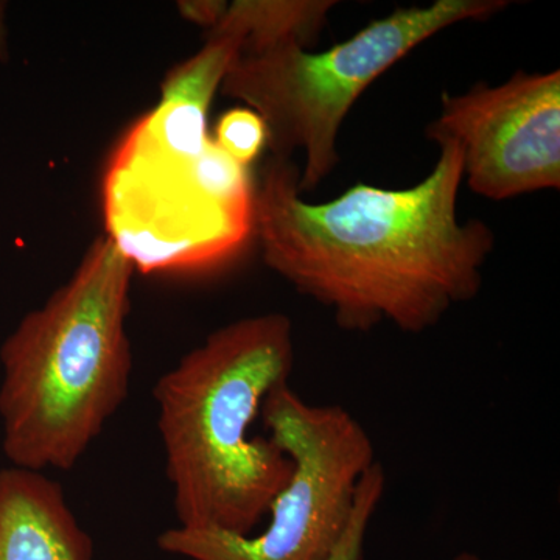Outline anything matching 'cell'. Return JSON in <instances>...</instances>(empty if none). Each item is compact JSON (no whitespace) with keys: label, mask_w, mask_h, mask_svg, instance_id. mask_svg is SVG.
Instances as JSON below:
<instances>
[{"label":"cell","mask_w":560,"mask_h":560,"mask_svg":"<svg viewBox=\"0 0 560 560\" xmlns=\"http://www.w3.org/2000/svg\"><path fill=\"white\" fill-rule=\"evenodd\" d=\"M434 143L433 171L407 189L360 183L311 202L293 161L271 156L261 171L254 238L265 264L329 308L342 330L389 324L423 334L480 294L495 232L482 220H459L463 154L451 140Z\"/></svg>","instance_id":"cell-1"},{"label":"cell","mask_w":560,"mask_h":560,"mask_svg":"<svg viewBox=\"0 0 560 560\" xmlns=\"http://www.w3.org/2000/svg\"><path fill=\"white\" fill-rule=\"evenodd\" d=\"M296 359L282 313L212 331L154 386L165 471L179 528L250 536L285 488L293 463L270 436H250L268 394Z\"/></svg>","instance_id":"cell-2"},{"label":"cell","mask_w":560,"mask_h":560,"mask_svg":"<svg viewBox=\"0 0 560 560\" xmlns=\"http://www.w3.org/2000/svg\"><path fill=\"white\" fill-rule=\"evenodd\" d=\"M132 272L103 235L3 341L0 422L11 466L72 470L127 400Z\"/></svg>","instance_id":"cell-3"},{"label":"cell","mask_w":560,"mask_h":560,"mask_svg":"<svg viewBox=\"0 0 560 560\" xmlns=\"http://www.w3.org/2000/svg\"><path fill=\"white\" fill-rule=\"evenodd\" d=\"M256 183L215 145L208 110L161 103L125 132L102 180L105 237L143 275L217 270L254 237Z\"/></svg>","instance_id":"cell-4"},{"label":"cell","mask_w":560,"mask_h":560,"mask_svg":"<svg viewBox=\"0 0 560 560\" xmlns=\"http://www.w3.org/2000/svg\"><path fill=\"white\" fill-rule=\"evenodd\" d=\"M506 0H436L397 9L323 51L298 43L242 51L221 83L226 97L259 114L271 156L302 153L300 190H315L337 167L338 136L364 91L445 28L486 21Z\"/></svg>","instance_id":"cell-5"},{"label":"cell","mask_w":560,"mask_h":560,"mask_svg":"<svg viewBox=\"0 0 560 560\" xmlns=\"http://www.w3.org/2000/svg\"><path fill=\"white\" fill-rule=\"evenodd\" d=\"M260 419L293 471L271 501L260 534L164 530L158 547L191 560H330L355 510L361 478L374 466L370 433L341 405L302 399L289 383L268 394Z\"/></svg>","instance_id":"cell-6"},{"label":"cell","mask_w":560,"mask_h":560,"mask_svg":"<svg viewBox=\"0 0 560 560\" xmlns=\"http://www.w3.org/2000/svg\"><path fill=\"white\" fill-rule=\"evenodd\" d=\"M431 142L451 140L463 154L464 183L475 195L511 200L560 187V72L514 73L460 94L444 92Z\"/></svg>","instance_id":"cell-7"},{"label":"cell","mask_w":560,"mask_h":560,"mask_svg":"<svg viewBox=\"0 0 560 560\" xmlns=\"http://www.w3.org/2000/svg\"><path fill=\"white\" fill-rule=\"evenodd\" d=\"M0 560H94L61 486L40 471L0 470Z\"/></svg>","instance_id":"cell-8"},{"label":"cell","mask_w":560,"mask_h":560,"mask_svg":"<svg viewBox=\"0 0 560 560\" xmlns=\"http://www.w3.org/2000/svg\"><path fill=\"white\" fill-rule=\"evenodd\" d=\"M338 5L331 0H237L212 31L238 33L243 51H259L298 43L307 47L318 38L329 13ZM210 31V32H212Z\"/></svg>","instance_id":"cell-9"},{"label":"cell","mask_w":560,"mask_h":560,"mask_svg":"<svg viewBox=\"0 0 560 560\" xmlns=\"http://www.w3.org/2000/svg\"><path fill=\"white\" fill-rule=\"evenodd\" d=\"M245 46L238 33L209 32V39L194 57L168 70L161 84V103H183L209 110L224 77Z\"/></svg>","instance_id":"cell-10"},{"label":"cell","mask_w":560,"mask_h":560,"mask_svg":"<svg viewBox=\"0 0 560 560\" xmlns=\"http://www.w3.org/2000/svg\"><path fill=\"white\" fill-rule=\"evenodd\" d=\"M213 142L231 160L249 168L268 145V130L259 114L246 106L232 108L221 114L215 127Z\"/></svg>","instance_id":"cell-11"},{"label":"cell","mask_w":560,"mask_h":560,"mask_svg":"<svg viewBox=\"0 0 560 560\" xmlns=\"http://www.w3.org/2000/svg\"><path fill=\"white\" fill-rule=\"evenodd\" d=\"M385 489L386 471L377 460L361 478L359 490H357L355 510L330 560H363L368 528L375 511L381 506Z\"/></svg>","instance_id":"cell-12"},{"label":"cell","mask_w":560,"mask_h":560,"mask_svg":"<svg viewBox=\"0 0 560 560\" xmlns=\"http://www.w3.org/2000/svg\"><path fill=\"white\" fill-rule=\"evenodd\" d=\"M178 11L191 24L208 27L209 32L221 21L228 10V2L221 0H180Z\"/></svg>","instance_id":"cell-13"},{"label":"cell","mask_w":560,"mask_h":560,"mask_svg":"<svg viewBox=\"0 0 560 560\" xmlns=\"http://www.w3.org/2000/svg\"><path fill=\"white\" fill-rule=\"evenodd\" d=\"M9 57V39H7L5 3L0 2V60Z\"/></svg>","instance_id":"cell-14"},{"label":"cell","mask_w":560,"mask_h":560,"mask_svg":"<svg viewBox=\"0 0 560 560\" xmlns=\"http://www.w3.org/2000/svg\"><path fill=\"white\" fill-rule=\"evenodd\" d=\"M453 560H481L477 555H471V552H460V555L456 556Z\"/></svg>","instance_id":"cell-15"}]
</instances>
